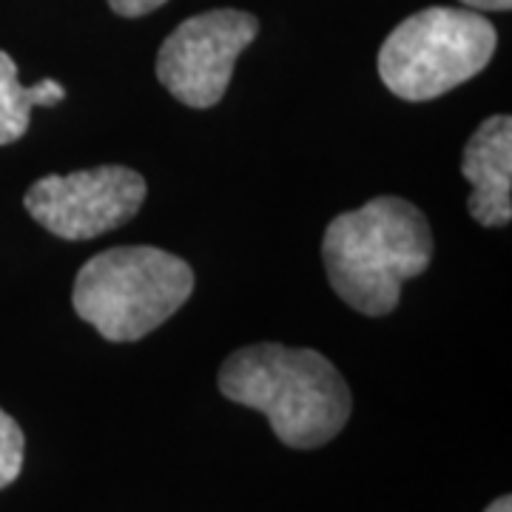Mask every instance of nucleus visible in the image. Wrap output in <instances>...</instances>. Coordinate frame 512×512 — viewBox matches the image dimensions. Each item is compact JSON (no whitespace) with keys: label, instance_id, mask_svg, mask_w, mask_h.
I'll use <instances>...</instances> for the list:
<instances>
[{"label":"nucleus","instance_id":"obj_1","mask_svg":"<svg viewBox=\"0 0 512 512\" xmlns=\"http://www.w3.org/2000/svg\"><path fill=\"white\" fill-rule=\"evenodd\" d=\"M228 402L259 410L276 439L293 450H316L336 439L350 419L348 382L311 348L259 342L231 353L220 367Z\"/></svg>","mask_w":512,"mask_h":512},{"label":"nucleus","instance_id":"obj_2","mask_svg":"<svg viewBox=\"0 0 512 512\" xmlns=\"http://www.w3.org/2000/svg\"><path fill=\"white\" fill-rule=\"evenodd\" d=\"M430 259V222L402 197H376L339 214L322 239V262L333 291L365 316L396 311L402 285L424 274Z\"/></svg>","mask_w":512,"mask_h":512},{"label":"nucleus","instance_id":"obj_3","mask_svg":"<svg viewBox=\"0 0 512 512\" xmlns=\"http://www.w3.org/2000/svg\"><path fill=\"white\" fill-rule=\"evenodd\" d=\"M194 293V271L180 256L123 245L92 256L74 279L72 305L109 342H137L168 322Z\"/></svg>","mask_w":512,"mask_h":512},{"label":"nucleus","instance_id":"obj_4","mask_svg":"<svg viewBox=\"0 0 512 512\" xmlns=\"http://www.w3.org/2000/svg\"><path fill=\"white\" fill-rule=\"evenodd\" d=\"M495 26L473 9L430 6L402 20L379 52V77L402 100L424 103L473 80L495 55Z\"/></svg>","mask_w":512,"mask_h":512},{"label":"nucleus","instance_id":"obj_5","mask_svg":"<svg viewBox=\"0 0 512 512\" xmlns=\"http://www.w3.org/2000/svg\"><path fill=\"white\" fill-rule=\"evenodd\" d=\"M259 20L239 9H211L183 20L157 52V80L191 109H211L228 92L237 57L254 43Z\"/></svg>","mask_w":512,"mask_h":512},{"label":"nucleus","instance_id":"obj_6","mask_svg":"<svg viewBox=\"0 0 512 512\" xmlns=\"http://www.w3.org/2000/svg\"><path fill=\"white\" fill-rule=\"evenodd\" d=\"M146 180L126 165H97L72 174L40 177L26 191V211L60 239H94L137 217Z\"/></svg>","mask_w":512,"mask_h":512},{"label":"nucleus","instance_id":"obj_7","mask_svg":"<svg viewBox=\"0 0 512 512\" xmlns=\"http://www.w3.org/2000/svg\"><path fill=\"white\" fill-rule=\"evenodd\" d=\"M461 174L473 185L470 217L484 228H504L512 220V120L493 114L473 131L461 154Z\"/></svg>","mask_w":512,"mask_h":512},{"label":"nucleus","instance_id":"obj_8","mask_svg":"<svg viewBox=\"0 0 512 512\" xmlns=\"http://www.w3.org/2000/svg\"><path fill=\"white\" fill-rule=\"evenodd\" d=\"M63 97L66 89L52 77L40 80L37 86H23L15 60L0 52V146L18 143L29 131V114L35 106H57Z\"/></svg>","mask_w":512,"mask_h":512},{"label":"nucleus","instance_id":"obj_9","mask_svg":"<svg viewBox=\"0 0 512 512\" xmlns=\"http://www.w3.org/2000/svg\"><path fill=\"white\" fill-rule=\"evenodd\" d=\"M23 453H26V439L20 424L6 410H0V490L20 476Z\"/></svg>","mask_w":512,"mask_h":512},{"label":"nucleus","instance_id":"obj_10","mask_svg":"<svg viewBox=\"0 0 512 512\" xmlns=\"http://www.w3.org/2000/svg\"><path fill=\"white\" fill-rule=\"evenodd\" d=\"M168 0H109L111 12L120 18H143L148 12L160 9Z\"/></svg>","mask_w":512,"mask_h":512},{"label":"nucleus","instance_id":"obj_11","mask_svg":"<svg viewBox=\"0 0 512 512\" xmlns=\"http://www.w3.org/2000/svg\"><path fill=\"white\" fill-rule=\"evenodd\" d=\"M473 12H510L512 0H461Z\"/></svg>","mask_w":512,"mask_h":512},{"label":"nucleus","instance_id":"obj_12","mask_svg":"<svg viewBox=\"0 0 512 512\" xmlns=\"http://www.w3.org/2000/svg\"><path fill=\"white\" fill-rule=\"evenodd\" d=\"M484 512H512V498L510 495H501V498H495L493 504Z\"/></svg>","mask_w":512,"mask_h":512}]
</instances>
